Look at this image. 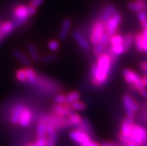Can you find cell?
Here are the masks:
<instances>
[{
    "label": "cell",
    "mask_w": 147,
    "mask_h": 146,
    "mask_svg": "<svg viewBox=\"0 0 147 146\" xmlns=\"http://www.w3.org/2000/svg\"><path fill=\"white\" fill-rule=\"evenodd\" d=\"M109 40H110V37L108 36V34L105 32L104 34V35L102 37L100 40L95 45L94 49H93V52L96 56L100 55L101 54H102L105 51V48L109 43Z\"/></svg>",
    "instance_id": "30bf717a"
},
{
    "label": "cell",
    "mask_w": 147,
    "mask_h": 146,
    "mask_svg": "<svg viewBox=\"0 0 147 146\" xmlns=\"http://www.w3.org/2000/svg\"><path fill=\"white\" fill-rule=\"evenodd\" d=\"M27 75V81L29 82L31 84H33L36 82L37 80V75H36L35 71L31 67H27L25 69Z\"/></svg>",
    "instance_id": "44dd1931"
},
{
    "label": "cell",
    "mask_w": 147,
    "mask_h": 146,
    "mask_svg": "<svg viewBox=\"0 0 147 146\" xmlns=\"http://www.w3.org/2000/svg\"><path fill=\"white\" fill-rule=\"evenodd\" d=\"M105 24L102 21L96 20L93 23L90 32V42L96 45L105 33Z\"/></svg>",
    "instance_id": "8992f818"
},
{
    "label": "cell",
    "mask_w": 147,
    "mask_h": 146,
    "mask_svg": "<svg viewBox=\"0 0 147 146\" xmlns=\"http://www.w3.org/2000/svg\"><path fill=\"white\" fill-rule=\"evenodd\" d=\"M123 107L127 115V117L131 119H134L135 117V113L138 111L140 107L136 101L130 95L125 94L123 98Z\"/></svg>",
    "instance_id": "5b68a950"
},
{
    "label": "cell",
    "mask_w": 147,
    "mask_h": 146,
    "mask_svg": "<svg viewBox=\"0 0 147 146\" xmlns=\"http://www.w3.org/2000/svg\"><path fill=\"white\" fill-rule=\"evenodd\" d=\"M27 48H28V52H29L30 57H32V59L33 60V61H39L40 54L39 53H38V52H37V48H36L34 44H32V43H29V44L28 45Z\"/></svg>",
    "instance_id": "603a6c76"
},
{
    "label": "cell",
    "mask_w": 147,
    "mask_h": 146,
    "mask_svg": "<svg viewBox=\"0 0 147 146\" xmlns=\"http://www.w3.org/2000/svg\"><path fill=\"white\" fill-rule=\"evenodd\" d=\"M127 7H128V8L129 10L134 11V12H139V11H141L144 10V7L143 6L138 4L137 2H134V1L129 2V3L127 4Z\"/></svg>",
    "instance_id": "f546056e"
},
{
    "label": "cell",
    "mask_w": 147,
    "mask_h": 146,
    "mask_svg": "<svg viewBox=\"0 0 147 146\" xmlns=\"http://www.w3.org/2000/svg\"><path fill=\"white\" fill-rule=\"evenodd\" d=\"M138 18L140 22H144L147 20V13L144 11H141L138 12Z\"/></svg>",
    "instance_id": "e575fe53"
},
{
    "label": "cell",
    "mask_w": 147,
    "mask_h": 146,
    "mask_svg": "<svg viewBox=\"0 0 147 146\" xmlns=\"http://www.w3.org/2000/svg\"><path fill=\"white\" fill-rule=\"evenodd\" d=\"M140 93L142 97L146 98L147 99V89L146 88H144V89H142L141 91H140Z\"/></svg>",
    "instance_id": "b9f144b4"
},
{
    "label": "cell",
    "mask_w": 147,
    "mask_h": 146,
    "mask_svg": "<svg viewBox=\"0 0 147 146\" xmlns=\"http://www.w3.org/2000/svg\"><path fill=\"white\" fill-rule=\"evenodd\" d=\"M142 36H143V49L144 52L147 53V28L143 29Z\"/></svg>",
    "instance_id": "1f68e13d"
},
{
    "label": "cell",
    "mask_w": 147,
    "mask_h": 146,
    "mask_svg": "<svg viewBox=\"0 0 147 146\" xmlns=\"http://www.w3.org/2000/svg\"><path fill=\"white\" fill-rule=\"evenodd\" d=\"M123 146H143L142 145L137 144V143H132V142H127V143L123 144Z\"/></svg>",
    "instance_id": "60d3db41"
},
{
    "label": "cell",
    "mask_w": 147,
    "mask_h": 146,
    "mask_svg": "<svg viewBox=\"0 0 147 146\" xmlns=\"http://www.w3.org/2000/svg\"><path fill=\"white\" fill-rule=\"evenodd\" d=\"M142 81L145 87H147V75H144L143 77H142Z\"/></svg>",
    "instance_id": "ee69618b"
},
{
    "label": "cell",
    "mask_w": 147,
    "mask_h": 146,
    "mask_svg": "<svg viewBox=\"0 0 147 146\" xmlns=\"http://www.w3.org/2000/svg\"><path fill=\"white\" fill-rule=\"evenodd\" d=\"M71 27V20L69 19L66 18L63 20L62 22L61 27L59 32V39L61 40H64L67 37V35L69 34V29Z\"/></svg>",
    "instance_id": "9a60e30c"
},
{
    "label": "cell",
    "mask_w": 147,
    "mask_h": 146,
    "mask_svg": "<svg viewBox=\"0 0 147 146\" xmlns=\"http://www.w3.org/2000/svg\"><path fill=\"white\" fill-rule=\"evenodd\" d=\"M123 75L126 83L132 89H137L139 92L146 88L144 87L142 78L139 75L130 69H124L123 70Z\"/></svg>",
    "instance_id": "3957f363"
},
{
    "label": "cell",
    "mask_w": 147,
    "mask_h": 146,
    "mask_svg": "<svg viewBox=\"0 0 147 146\" xmlns=\"http://www.w3.org/2000/svg\"><path fill=\"white\" fill-rule=\"evenodd\" d=\"M70 107L72 108V110H74L76 111H82L86 109V104L83 102H81L79 100L76 101V102H73V104H71Z\"/></svg>",
    "instance_id": "83f0119b"
},
{
    "label": "cell",
    "mask_w": 147,
    "mask_h": 146,
    "mask_svg": "<svg viewBox=\"0 0 147 146\" xmlns=\"http://www.w3.org/2000/svg\"><path fill=\"white\" fill-rule=\"evenodd\" d=\"M69 137L73 142L78 144L79 145H82L84 143H88V141L91 140L90 135L89 133L79 129V128H77L73 131H71L69 133Z\"/></svg>",
    "instance_id": "ba28073f"
},
{
    "label": "cell",
    "mask_w": 147,
    "mask_h": 146,
    "mask_svg": "<svg viewBox=\"0 0 147 146\" xmlns=\"http://www.w3.org/2000/svg\"><path fill=\"white\" fill-rule=\"evenodd\" d=\"M80 146H101L100 145L98 144L97 143H96V142H93V141L92 140H90L88 141V143H84V144Z\"/></svg>",
    "instance_id": "ab89813d"
},
{
    "label": "cell",
    "mask_w": 147,
    "mask_h": 146,
    "mask_svg": "<svg viewBox=\"0 0 147 146\" xmlns=\"http://www.w3.org/2000/svg\"><path fill=\"white\" fill-rule=\"evenodd\" d=\"M140 23H141V26L142 28H143V29H144V28H147V20H146L144 22H140Z\"/></svg>",
    "instance_id": "f6af8a7d"
},
{
    "label": "cell",
    "mask_w": 147,
    "mask_h": 146,
    "mask_svg": "<svg viewBox=\"0 0 147 146\" xmlns=\"http://www.w3.org/2000/svg\"><path fill=\"white\" fill-rule=\"evenodd\" d=\"M143 11H144L145 12H146V13H147V2H146V5L144 6V10H143Z\"/></svg>",
    "instance_id": "7dc6e473"
},
{
    "label": "cell",
    "mask_w": 147,
    "mask_h": 146,
    "mask_svg": "<svg viewBox=\"0 0 147 146\" xmlns=\"http://www.w3.org/2000/svg\"><path fill=\"white\" fill-rule=\"evenodd\" d=\"M78 128L87 132L88 133H89L90 135L92 133V127L90 124V122L87 119H82V122H81V124L78 127Z\"/></svg>",
    "instance_id": "4316f807"
},
{
    "label": "cell",
    "mask_w": 147,
    "mask_h": 146,
    "mask_svg": "<svg viewBox=\"0 0 147 146\" xmlns=\"http://www.w3.org/2000/svg\"><path fill=\"white\" fill-rule=\"evenodd\" d=\"M122 22V16L119 12L116 11L114 14L111 17L105 24V32L109 37H111L117 33L119 24Z\"/></svg>",
    "instance_id": "52a82bcc"
},
{
    "label": "cell",
    "mask_w": 147,
    "mask_h": 146,
    "mask_svg": "<svg viewBox=\"0 0 147 146\" xmlns=\"http://www.w3.org/2000/svg\"><path fill=\"white\" fill-rule=\"evenodd\" d=\"M123 40H124V37L119 34H114L113 36L110 37L109 40V43H111V46H114V45H121L123 44Z\"/></svg>",
    "instance_id": "d4e9b609"
},
{
    "label": "cell",
    "mask_w": 147,
    "mask_h": 146,
    "mask_svg": "<svg viewBox=\"0 0 147 146\" xmlns=\"http://www.w3.org/2000/svg\"><path fill=\"white\" fill-rule=\"evenodd\" d=\"M55 114L58 115L60 116L67 117L72 113V108L69 106V104H56L53 107Z\"/></svg>",
    "instance_id": "7c38bea8"
},
{
    "label": "cell",
    "mask_w": 147,
    "mask_h": 146,
    "mask_svg": "<svg viewBox=\"0 0 147 146\" xmlns=\"http://www.w3.org/2000/svg\"><path fill=\"white\" fill-rule=\"evenodd\" d=\"M14 28L15 26L13 22L7 21L5 22H0V43L3 41L6 36L13 32Z\"/></svg>",
    "instance_id": "9c48e42d"
},
{
    "label": "cell",
    "mask_w": 147,
    "mask_h": 146,
    "mask_svg": "<svg viewBox=\"0 0 147 146\" xmlns=\"http://www.w3.org/2000/svg\"><path fill=\"white\" fill-rule=\"evenodd\" d=\"M67 124H68V126H69V127H70V126L78 127L79 124H81V122H82V118H81V116L79 115L72 112V113L67 116Z\"/></svg>",
    "instance_id": "e0dca14e"
},
{
    "label": "cell",
    "mask_w": 147,
    "mask_h": 146,
    "mask_svg": "<svg viewBox=\"0 0 147 146\" xmlns=\"http://www.w3.org/2000/svg\"><path fill=\"white\" fill-rule=\"evenodd\" d=\"M119 139L122 144L127 142H132L143 146H147V128L134 123L128 134L125 137L119 135Z\"/></svg>",
    "instance_id": "7a4b0ae2"
},
{
    "label": "cell",
    "mask_w": 147,
    "mask_h": 146,
    "mask_svg": "<svg viewBox=\"0 0 147 146\" xmlns=\"http://www.w3.org/2000/svg\"><path fill=\"white\" fill-rule=\"evenodd\" d=\"M32 120V113L31 110L28 107H25L24 110L22 111L21 116L20 118L18 124L22 127V128H26L30 124Z\"/></svg>",
    "instance_id": "8fae6325"
},
{
    "label": "cell",
    "mask_w": 147,
    "mask_h": 146,
    "mask_svg": "<svg viewBox=\"0 0 147 146\" xmlns=\"http://www.w3.org/2000/svg\"><path fill=\"white\" fill-rule=\"evenodd\" d=\"M80 98V94L77 91H73L70 92L66 96V104H73V102H76Z\"/></svg>",
    "instance_id": "7402d4cb"
},
{
    "label": "cell",
    "mask_w": 147,
    "mask_h": 146,
    "mask_svg": "<svg viewBox=\"0 0 147 146\" xmlns=\"http://www.w3.org/2000/svg\"><path fill=\"white\" fill-rule=\"evenodd\" d=\"M43 2H44V0H31L29 5L31 6H32V7L37 8V7H39L40 5H42Z\"/></svg>",
    "instance_id": "8d00e7d4"
},
{
    "label": "cell",
    "mask_w": 147,
    "mask_h": 146,
    "mask_svg": "<svg viewBox=\"0 0 147 146\" xmlns=\"http://www.w3.org/2000/svg\"><path fill=\"white\" fill-rule=\"evenodd\" d=\"M112 63L111 57L107 52H103L98 56L97 63L92 65L90 68V81L94 85L101 87L106 83Z\"/></svg>",
    "instance_id": "6da1fadb"
},
{
    "label": "cell",
    "mask_w": 147,
    "mask_h": 146,
    "mask_svg": "<svg viewBox=\"0 0 147 146\" xmlns=\"http://www.w3.org/2000/svg\"><path fill=\"white\" fill-rule=\"evenodd\" d=\"M134 41V35L131 33L126 34L124 37V40H123V48L125 52L129 51L130 48L132 46V43Z\"/></svg>",
    "instance_id": "d6986e66"
},
{
    "label": "cell",
    "mask_w": 147,
    "mask_h": 146,
    "mask_svg": "<svg viewBox=\"0 0 147 146\" xmlns=\"http://www.w3.org/2000/svg\"><path fill=\"white\" fill-rule=\"evenodd\" d=\"M139 69L144 75H147V61H143L139 64Z\"/></svg>",
    "instance_id": "d590c367"
},
{
    "label": "cell",
    "mask_w": 147,
    "mask_h": 146,
    "mask_svg": "<svg viewBox=\"0 0 147 146\" xmlns=\"http://www.w3.org/2000/svg\"><path fill=\"white\" fill-rule=\"evenodd\" d=\"M57 55L56 54H47V55L43 56L41 58V61L43 63H49V62H52V61H55L57 59Z\"/></svg>",
    "instance_id": "4dcf8cb0"
},
{
    "label": "cell",
    "mask_w": 147,
    "mask_h": 146,
    "mask_svg": "<svg viewBox=\"0 0 147 146\" xmlns=\"http://www.w3.org/2000/svg\"><path fill=\"white\" fill-rule=\"evenodd\" d=\"M46 133H47V136L49 138L52 139L55 143H58V136L57 133H56L55 128H53L52 125L47 124V125H46Z\"/></svg>",
    "instance_id": "ffe728a7"
},
{
    "label": "cell",
    "mask_w": 147,
    "mask_h": 146,
    "mask_svg": "<svg viewBox=\"0 0 147 146\" xmlns=\"http://www.w3.org/2000/svg\"><path fill=\"white\" fill-rule=\"evenodd\" d=\"M101 146H119L117 144L114 143H111V142H105L103 143Z\"/></svg>",
    "instance_id": "7bdbcfd3"
},
{
    "label": "cell",
    "mask_w": 147,
    "mask_h": 146,
    "mask_svg": "<svg viewBox=\"0 0 147 146\" xmlns=\"http://www.w3.org/2000/svg\"><path fill=\"white\" fill-rule=\"evenodd\" d=\"M25 106L22 104H17L13 107L11 116V122L13 124H17L19 123V120L21 116L22 111L24 110Z\"/></svg>",
    "instance_id": "4fadbf2b"
},
{
    "label": "cell",
    "mask_w": 147,
    "mask_h": 146,
    "mask_svg": "<svg viewBox=\"0 0 147 146\" xmlns=\"http://www.w3.org/2000/svg\"><path fill=\"white\" fill-rule=\"evenodd\" d=\"M55 102L58 104L66 103V96L63 94H59L55 98Z\"/></svg>",
    "instance_id": "836d02e7"
},
{
    "label": "cell",
    "mask_w": 147,
    "mask_h": 146,
    "mask_svg": "<svg viewBox=\"0 0 147 146\" xmlns=\"http://www.w3.org/2000/svg\"><path fill=\"white\" fill-rule=\"evenodd\" d=\"M116 11H117V9H116L115 6L112 4H108L106 5V7H105L102 13L101 14L100 20L105 23L114 14Z\"/></svg>",
    "instance_id": "5bb4252c"
},
{
    "label": "cell",
    "mask_w": 147,
    "mask_h": 146,
    "mask_svg": "<svg viewBox=\"0 0 147 146\" xmlns=\"http://www.w3.org/2000/svg\"><path fill=\"white\" fill-rule=\"evenodd\" d=\"M49 48L52 51V52H55L57 50H58L59 48V43L57 40H52L49 42L48 44Z\"/></svg>",
    "instance_id": "d6a6232c"
},
{
    "label": "cell",
    "mask_w": 147,
    "mask_h": 146,
    "mask_svg": "<svg viewBox=\"0 0 147 146\" xmlns=\"http://www.w3.org/2000/svg\"><path fill=\"white\" fill-rule=\"evenodd\" d=\"M46 125L43 123H40L37 127V139H47Z\"/></svg>",
    "instance_id": "484cf974"
},
{
    "label": "cell",
    "mask_w": 147,
    "mask_h": 146,
    "mask_svg": "<svg viewBox=\"0 0 147 146\" xmlns=\"http://www.w3.org/2000/svg\"><path fill=\"white\" fill-rule=\"evenodd\" d=\"M13 54L21 63H22L25 66H29L31 64V61L28 59V57H26L24 54L22 53L20 51H19V50L17 49L13 50Z\"/></svg>",
    "instance_id": "ac0fdd59"
},
{
    "label": "cell",
    "mask_w": 147,
    "mask_h": 146,
    "mask_svg": "<svg viewBox=\"0 0 147 146\" xmlns=\"http://www.w3.org/2000/svg\"><path fill=\"white\" fill-rule=\"evenodd\" d=\"M55 142L52 140V139L47 137V139H46V145L45 146H56L55 145Z\"/></svg>",
    "instance_id": "74e56055"
},
{
    "label": "cell",
    "mask_w": 147,
    "mask_h": 146,
    "mask_svg": "<svg viewBox=\"0 0 147 146\" xmlns=\"http://www.w3.org/2000/svg\"><path fill=\"white\" fill-rule=\"evenodd\" d=\"M26 146H37V145H36L35 143H28Z\"/></svg>",
    "instance_id": "bcb514c9"
},
{
    "label": "cell",
    "mask_w": 147,
    "mask_h": 146,
    "mask_svg": "<svg viewBox=\"0 0 147 146\" xmlns=\"http://www.w3.org/2000/svg\"><path fill=\"white\" fill-rule=\"evenodd\" d=\"M134 44L138 52H143V36H142V32H139L137 34L134 35Z\"/></svg>",
    "instance_id": "cb8c5ba5"
},
{
    "label": "cell",
    "mask_w": 147,
    "mask_h": 146,
    "mask_svg": "<svg viewBox=\"0 0 147 146\" xmlns=\"http://www.w3.org/2000/svg\"><path fill=\"white\" fill-rule=\"evenodd\" d=\"M16 78L20 82L27 81V75L25 69H20L16 72Z\"/></svg>",
    "instance_id": "f1b7e54d"
},
{
    "label": "cell",
    "mask_w": 147,
    "mask_h": 146,
    "mask_svg": "<svg viewBox=\"0 0 147 146\" xmlns=\"http://www.w3.org/2000/svg\"><path fill=\"white\" fill-rule=\"evenodd\" d=\"M13 17L14 20L12 22L14 25L15 28L24 24L30 17L28 12V5H18L16 6L13 9Z\"/></svg>",
    "instance_id": "277c9868"
},
{
    "label": "cell",
    "mask_w": 147,
    "mask_h": 146,
    "mask_svg": "<svg viewBox=\"0 0 147 146\" xmlns=\"http://www.w3.org/2000/svg\"><path fill=\"white\" fill-rule=\"evenodd\" d=\"M46 139H37L35 143L37 146H45L46 145Z\"/></svg>",
    "instance_id": "f35d334b"
},
{
    "label": "cell",
    "mask_w": 147,
    "mask_h": 146,
    "mask_svg": "<svg viewBox=\"0 0 147 146\" xmlns=\"http://www.w3.org/2000/svg\"><path fill=\"white\" fill-rule=\"evenodd\" d=\"M73 37L75 40L76 41L78 46L84 50H88L89 48V43L88 40H86L85 37L83 36L82 33L79 31H75L73 32Z\"/></svg>",
    "instance_id": "2e32d148"
}]
</instances>
